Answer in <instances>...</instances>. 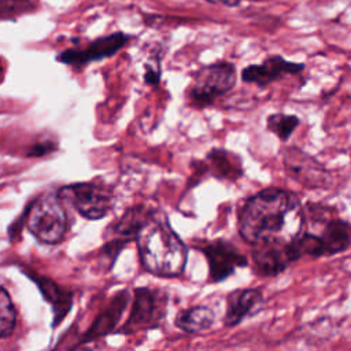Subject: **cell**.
<instances>
[{
	"label": "cell",
	"instance_id": "cell-23",
	"mask_svg": "<svg viewBox=\"0 0 351 351\" xmlns=\"http://www.w3.org/2000/svg\"><path fill=\"white\" fill-rule=\"evenodd\" d=\"M147 84L149 85H156L159 82V71L158 70H154V69H149L145 75H144Z\"/></svg>",
	"mask_w": 351,
	"mask_h": 351
},
{
	"label": "cell",
	"instance_id": "cell-15",
	"mask_svg": "<svg viewBox=\"0 0 351 351\" xmlns=\"http://www.w3.org/2000/svg\"><path fill=\"white\" fill-rule=\"evenodd\" d=\"M152 210H147L143 206H136L125 211V214L111 226L110 241H114L123 247L132 239L136 240L141 226L149 218Z\"/></svg>",
	"mask_w": 351,
	"mask_h": 351
},
{
	"label": "cell",
	"instance_id": "cell-4",
	"mask_svg": "<svg viewBox=\"0 0 351 351\" xmlns=\"http://www.w3.org/2000/svg\"><path fill=\"white\" fill-rule=\"evenodd\" d=\"M167 313V295L162 289L138 287L133 291L129 317L118 330L130 335L140 330L154 329L162 325Z\"/></svg>",
	"mask_w": 351,
	"mask_h": 351
},
{
	"label": "cell",
	"instance_id": "cell-19",
	"mask_svg": "<svg viewBox=\"0 0 351 351\" xmlns=\"http://www.w3.org/2000/svg\"><path fill=\"white\" fill-rule=\"evenodd\" d=\"M16 322V311L14 303L4 287L0 289V336L1 339H7Z\"/></svg>",
	"mask_w": 351,
	"mask_h": 351
},
{
	"label": "cell",
	"instance_id": "cell-11",
	"mask_svg": "<svg viewBox=\"0 0 351 351\" xmlns=\"http://www.w3.org/2000/svg\"><path fill=\"white\" fill-rule=\"evenodd\" d=\"M26 276L36 282L43 298L52 306V313H53L52 326L53 328L58 326L73 307V300H74L73 291L59 285L52 278L45 276H38L34 271H26Z\"/></svg>",
	"mask_w": 351,
	"mask_h": 351
},
{
	"label": "cell",
	"instance_id": "cell-12",
	"mask_svg": "<svg viewBox=\"0 0 351 351\" xmlns=\"http://www.w3.org/2000/svg\"><path fill=\"white\" fill-rule=\"evenodd\" d=\"M303 70V64L292 63L281 56H270L261 64H251L241 73V78L245 82H252L259 86L269 85L274 80H278L287 74H296Z\"/></svg>",
	"mask_w": 351,
	"mask_h": 351
},
{
	"label": "cell",
	"instance_id": "cell-5",
	"mask_svg": "<svg viewBox=\"0 0 351 351\" xmlns=\"http://www.w3.org/2000/svg\"><path fill=\"white\" fill-rule=\"evenodd\" d=\"M236 84L233 64L221 62L200 69L189 89V99L197 107L213 104L219 96L228 93Z\"/></svg>",
	"mask_w": 351,
	"mask_h": 351
},
{
	"label": "cell",
	"instance_id": "cell-26",
	"mask_svg": "<svg viewBox=\"0 0 351 351\" xmlns=\"http://www.w3.org/2000/svg\"><path fill=\"white\" fill-rule=\"evenodd\" d=\"M254 1H256V0H254Z\"/></svg>",
	"mask_w": 351,
	"mask_h": 351
},
{
	"label": "cell",
	"instance_id": "cell-10",
	"mask_svg": "<svg viewBox=\"0 0 351 351\" xmlns=\"http://www.w3.org/2000/svg\"><path fill=\"white\" fill-rule=\"evenodd\" d=\"M132 298L133 296H130V292L128 289L118 291L111 298L108 306L95 318V321L88 328V330L81 336L78 346L86 344L89 341H95L97 339H101L112 333L114 329L118 326L121 317L125 313L126 307L129 306Z\"/></svg>",
	"mask_w": 351,
	"mask_h": 351
},
{
	"label": "cell",
	"instance_id": "cell-16",
	"mask_svg": "<svg viewBox=\"0 0 351 351\" xmlns=\"http://www.w3.org/2000/svg\"><path fill=\"white\" fill-rule=\"evenodd\" d=\"M215 322V313L208 306H192L180 311L174 319V325L186 332L197 333L210 329Z\"/></svg>",
	"mask_w": 351,
	"mask_h": 351
},
{
	"label": "cell",
	"instance_id": "cell-2",
	"mask_svg": "<svg viewBox=\"0 0 351 351\" xmlns=\"http://www.w3.org/2000/svg\"><path fill=\"white\" fill-rule=\"evenodd\" d=\"M136 243L144 270L169 278L182 274L188 259V248L173 230L166 214L152 211L141 226Z\"/></svg>",
	"mask_w": 351,
	"mask_h": 351
},
{
	"label": "cell",
	"instance_id": "cell-9",
	"mask_svg": "<svg viewBox=\"0 0 351 351\" xmlns=\"http://www.w3.org/2000/svg\"><path fill=\"white\" fill-rule=\"evenodd\" d=\"M129 40H130V36L117 32L92 41L84 49H74V48L66 49L60 52L56 56V59L58 62L64 64L81 66L93 60H100V59L115 55L119 49H122L128 44Z\"/></svg>",
	"mask_w": 351,
	"mask_h": 351
},
{
	"label": "cell",
	"instance_id": "cell-20",
	"mask_svg": "<svg viewBox=\"0 0 351 351\" xmlns=\"http://www.w3.org/2000/svg\"><path fill=\"white\" fill-rule=\"evenodd\" d=\"M298 125L299 118L295 115L273 114L267 118V129L282 141H287L291 137Z\"/></svg>",
	"mask_w": 351,
	"mask_h": 351
},
{
	"label": "cell",
	"instance_id": "cell-1",
	"mask_svg": "<svg viewBox=\"0 0 351 351\" xmlns=\"http://www.w3.org/2000/svg\"><path fill=\"white\" fill-rule=\"evenodd\" d=\"M299 199L284 189L267 188L250 197L239 214V233L250 244L292 243L302 232Z\"/></svg>",
	"mask_w": 351,
	"mask_h": 351
},
{
	"label": "cell",
	"instance_id": "cell-18",
	"mask_svg": "<svg viewBox=\"0 0 351 351\" xmlns=\"http://www.w3.org/2000/svg\"><path fill=\"white\" fill-rule=\"evenodd\" d=\"M211 163V171L219 178L234 180L243 173L240 159L225 149H214L208 155Z\"/></svg>",
	"mask_w": 351,
	"mask_h": 351
},
{
	"label": "cell",
	"instance_id": "cell-17",
	"mask_svg": "<svg viewBox=\"0 0 351 351\" xmlns=\"http://www.w3.org/2000/svg\"><path fill=\"white\" fill-rule=\"evenodd\" d=\"M321 239L326 255H333L347 250L351 244V225L341 219H329L324 228Z\"/></svg>",
	"mask_w": 351,
	"mask_h": 351
},
{
	"label": "cell",
	"instance_id": "cell-13",
	"mask_svg": "<svg viewBox=\"0 0 351 351\" xmlns=\"http://www.w3.org/2000/svg\"><path fill=\"white\" fill-rule=\"evenodd\" d=\"M263 302L261 289L244 288L230 292L226 298L223 325L228 328L239 325L247 315L252 314Z\"/></svg>",
	"mask_w": 351,
	"mask_h": 351
},
{
	"label": "cell",
	"instance_id": "cell-25",
	"mask_svg": "<svg viewBox=\"0 0 351 351\" xmlns=\"http://www.w3.org/2000/svg\"><path fill=\"white\" fill-rule=\"evenodd\" d=\"M71 351H92V350L88 348V347H77V348H74Z\"/></svg>",
	"mask_w": 351,
	"mask_h": 351
},
{
	"label": "cell",
	"instance_id": "cell-7",
	"mask_svg": "<svg viewBox=\"0 0 351 351\" xmlns=\"http://www.w3.org/2000/svg\"><path fill=\"white\" fill-rule=\"evenodd\" d=\"M285 171L299 184L307 188H328L332 174L313 156L296 147H287L282 151Z\"/></svg>",
	"mask_w": 351,
	"mask_h": 351
},
{
	"label": "cell",
	"instance_id": "cell-24",
	"mask_svg": "<svg viewBox=\"0 0 351 351\" xmlns=\"http://www.w3.org/2000/svg\"><path fill=\"white\" fill-rule=\"evenodd\" d=\"M206 1L213 4H223L228 7H236L240 3V0H206Z\"/></svg>",
	"mask_w": 351,
	"mask_h": 351
},
{
	"label": "cell",
	"instance_id": "cell-14",
	"mask_svg": "<svg viewBox=\"0 0 351 351\" xmlns=\"http://www.w3.org/2000/svg\"><path fill=\"white\" fill-rule=\"evenodd\" d=\"M252 262L261 276H277L288 266L291 261L288 244H262L252 250Z\"/></svg>",
	"mask_w": 351,
	"mask_h": 351
},
{
	"label": "cell",
	"instance_id": "cell-3",
	"mask_svg": "<svg viewBox=\"0 0 351 351\" xmlns=\"http://www.w3.org/2000/svg\"><path fill=\"white\" fill-rule=\"evenodd\" d=\"M23 219L27 230L43 244H59L67 234V213L58 192L45 193L33 200L26 208Z\"/></svg>",
	"mask_w": 351,
	"mask_h": 351
},
{
	"label": "cell",
	"instance_id": "cell-21",
	"mask_svg": "<svg viewBox=\"0 0 351 351\" xmlns=\"http://www.w3.org/2000/svg\"><path fill=\"white\" fill-rule=\"evenodd\" d=\"M33 8L34 4L30 0H0V16L3 21L15 19Z\"/></svg>",
	"mask_w": 351,
	"mask_h": 351
},
{
	"label": "cell",
	"instance_id": "cell-8",
	"mask_svg": "<svg viewBox=\"0 0 351 351\" xmlns=\"http://www.w3.org/2000/svg\"><path fill=\"white\" fill-rule=\"evenodd\" d=\"M208 262V281L219 282L234 273L237 267L248 265L247 258L229 241L213 240L200 247Z\"/></svg>",
	"mask_w": 351,
	"mask_h": 351
},
{
	"label": "cell",
	"instance_id": "cell-6",
	"mask_svg": "<svg viewBox=\"0 0 351 351\" xmlns=\"http://www.w3.org/2000/svg\"><path fill=\"white\" fill-rule=\"evenodd\" d=\"M59 196L71 202L78 214L86 219L104 218L112 206V195L99 182H78L62 188Z\"/></svg>",
	"mask_w": 351,
	"mask_h": 351
},
{
	"label": "cell",
	"instance_id": "cell-22",
	"mask_svg": "<svg viewBox=\"0 0 351 351\" xmlns=\"http://www.w3.org/2000/svg\"><path fill=\"white\" fill-rule=\"evenodd\" d=\"M56 149V143L52 138H44L37 141L36 144H33L27 152V156L32 158H41L45 156L48 154H51L52 151Z\"/></svg>",
	"mask_w": 351,
	"mask_h": 351
}]
</instances>
